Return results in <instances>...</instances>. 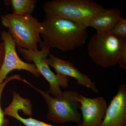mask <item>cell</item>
<instances>
[{
	"instance_id": "ba28073f",
	"label": "cell",
	"mask_w": 126,
	"mask_h": 126,
	"mask_svg": "<svg viewBox=\"0 0 126 126\" xmlns=\"http://www.w3.org/2000/svg\"><path fill=\"white\" fill-rule=\"evenodd\" d=\"M79 101L82 114L81 123L78 126H100L108 106L105 98L102 96L91 98L80 94Z\"/></svg>"
},
{
	"instance_id": "e0dca14e",
	"label": "cell",
	"mask_w": 126,
	"mask_h": 126,
	"mask_svg": "<svg viewBox=\"0 0 126 126\" xmlns=\"http://www.w3.org/2000/svg\"><path fill=\"white\" fill-rule=\"evenodd\" d=\"M4 45L3 42H0V69L2 66L4 56Z\"/></svg>"
},
{
	"instance_id": "7a4b0ae2",
	"label": "cell",
	"mask_w": 126,
	"mask_h": 126,
	"mask_svg": "<svg viewBox=\"0 0 126 126\" xmlns=\"http://www.w3.org/2000/svg\"><path fill=\"white\" fill-rule=\"evenodd\" d=\"M43 8L46 18L67 20L86 29L91 17L105 9L92 0H52Z\"/></svg>"
},
{
	"instance_id": "6da1fadb",
	"label": "cell",
	"mask_w": 126,
	"mask_h": 126,
	"mask_svg": "<svg viewBox=\"0 0 126 126\" xmlns=\"http://www.w3.org/2000/svg\"><path fill=\"white\" fill-rule=\"evenodd\" d=\"M41 24L43 42L50 48L72 51L83 46L88 38L87 29L67 20L46 18Z\"/></svg>"
},
{
	"instance_id": "5bb4252c",
	"label": "cell",
	"mask_w": 126,
	"mask_h": 126,
	"mask_svg": "<svg viewBox=\"0 0 126 126\" xmlns=\"http://www.w3.org/2000/svg\"><path fill=\"white\" fill-rule=\"evenodd\" d=\"M14 79H17L26 82V80L21 78L20 76L18 74L12 75L10 77H7L4 80L0 83V126H8L9 124V120L6 119L5 116L4 111L2 110L1 105V99L3 90L5 86L9 82Z\"/></svg>"
},
{
	"instance_id": "9a60e30c",
	"label": "cell",
	"mask_w": 126,
	"mask_h": 126,
	"mask_svg": "<svg viewBox=\"0 0 126 126\" xmlns=\"http://www.w3.org/2000/svg\"><path fill=\"white\" fill-rule=\"evenodd\" d=\"M108 33L113 35L126 38V20L122 18L119 20L112 29Z\"/></svg>"
},
{
	"instance_id": "2e32d148",
	"label": "cell",
	"mask_w": 126,
	"mask_h": 126,
	"mask_svg": "<svg viewBox=\"0 0 126 126\" xmlns=\"http://www.w3.org/2000/svg\"><path fill=\"white\" fill-rule=\"evenodd\" d=\"M118 64L121 68L126 69V38L124 39L122 44Z\"/></svg>"
},
{
	"instance_id": "277c9868",
	"label": "cell",
	"mask_w": 126,
	"mask_h": 126,
	"mask_svg": "<svg viewBox=\"0 0 126 126\" xmlns=\"http://www.w3.org/2000/svg\"><path fill=\"white\" fill-rule=\"evenodd\" d=\"M32 86L40 93L47 103V119L55 123L63 124L69 122H74L78 125L81 123V115L79 111L80 94L78 92L66 90L59 96L54 97L50 96L48 91L39 90Z\"/></svg>"
},
{
	"instance_id": "30bf717a",
	"label": "cell",
	"mask_w": 126,
	"mask_h": 126,
	"mask_svg": "<svg viewBox=\"0 0 126 126\" xmlns=\"http://www.w3.org/2000/svg\"><path fill=\"white\" fill-rule=\"evenodd\" d=\"M47 61L49 65L53 68L58 74L73 78L78 84L88 88L94 93L99 92L94 82L87 75L81 73L70 61L62 59L50 54L47 58Z\"/></svg>"
},
{
	"instance_id": "4fadbf2b",
	"label": "cell",
	"mask_w": 126,
	"mask_h": 126,
	"mask_svg": "<svg viewBox=\"0 0 126 126\" xmlns=\"http://www.w3.org/2000/svg\"><path fill=\"white\" fill-rule=\"evenodd\" d=\"M4 1L5 4L11 5L13 11L12 13L18 15H31L37 2L35 0H10Z\"/></svg>"
},
{
	"instance_id": "9c48e42d",
	"label": "cell",
	"mask_w": 126,
	"mask_h": 126,
	"mask_svg": "<svg viewBox=\"0 0 126 126\" xmlns=\"http://www.w3.org/2000/svg\"><path fill=\"white\" fill-rule=\"evenodd\" d=\"M100 126H126V86H119L117 93L108 106Z\"/></svg>"
},
{
	"instance_id": "8fae6325",
	"label": "cell",
	"mask_w": 126,
	"mask_h": 126,
	"mask_svg": "<svg viewBox=\"0 0 126 126\" xmlns=\"http://www.w3.org/2000/svg\"><path fill=\"white\" fill-rule=\"evenodd\" d=\"M13 99L11 103L5 109V115L10 116L21 122L25 126H55L41 121L30 117H21L18 113L19 110H22L25 115L31 116L32 114V105L29 99L24 98L18 93L12 92Z\"/></svg>"
},
{
	"instance_id": "3957f363",
	"label": "cell",
	"mask_w": 126,
	"mask_h": 126,
	"mask_svg": "<svg viewBox=\"0 0 126 126\" xmlns=\"http://www.w3.org/2000/svg\"><path fill=\"white\" fill-rule=\"evenodd\" d=\"M2 24L8 29L16 46L31 50H38L42 42L40 35L41 23L30 14H7L1 16Z\"/></svg>"
},
{
	"instance_id": "5b68a950",
	"label": "cell",
	"mask_w": 126,
	"mask_h": 126,
	"mask_svg": "<svg viewBox=\"0 0 126 126\" xmlns=\"http://www.w3.org/2000/svg\"><path fill=\"white\" fill-rule=\"evenodd\" d=\"M109 33H95L87 46L89 56L92 61L102 68L118 64L119 54L124 39Z\"/></svg>"
},
{
	"instance_id": "52a82bcc",
	"label": "cell",
	"mask_w": 126,
	"mask_h": 126,
	"mask_svg": "<svg viewBox=\"0 0 126 126\" xmlns=\"http://www.w3.org/2000/svg\"><path fill=\"white\" fill-rule=\"evenodd\" d=\"M1 39L4 45V60L0 69V83H2L10 72L15 70H26L36 78L41 75L34 64L26 63L18 56L16 50L15 42L8 31L1 33Z\"/></svg>"
},
{
	"instance_id": "8992f818",
	"label": "cell",
	"mask_w": 126,
	"mask_h": 126,
	"mask_svg": "<svg viewBox=\"0 0 126 126\" xmlns=\"http://www.w3.org/2000/svg\"><path fill=\"white\" fill-rule=\"evenodd\" d=\"M40 50H31L17 47L19 53L25 60L33 62L34 64L40 75L48 81L49 85L48 92L54 97L59 96L63 93L61 87L66 88L69 84V77L64 75L55 74L49 68L47 59L50 54V48L43 41L40 43Z\"/></svg>"
},
{
	"instance_id": "7c38bea8",
	"label": "cell",
	"mask_w": 126,
	"mask_h": 126,
	"mask_svg": "<svg viewBox=\"0 0 126 126\" xmlns=\"http://www.w3.org/2000/svg\"><path fill=\"white\" fill-rule=\"evenodd\" d=\"M122 18V12L117 7L105 9L91 17L88 27L94 28L97 33H107L112 29L115 24Z\"/></svg>"
}]
</instances>
